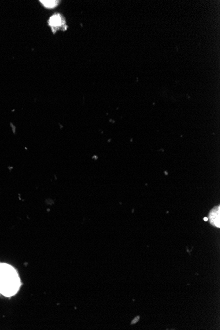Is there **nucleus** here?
<instances>
[{"label": "nucleus", "instance_id": "f257e3e1", "mask_svg": "<svg viewBox=\"0 0 220 330\" xmlns=\"http://www.w3.org/2000/svg\"><path fill=\"white\" fill-rule=\"evenodd\" d=\"M21 285L18 273L9 264L0 263V294L7 297L15 295Z\"/></svg>", "mask_w": 220, "mask_h": 330}, {"label": "nucleus", "instance_id": "f03ea898", "mask_svg": "<svg viewBox=\"0 0 220 330\" xmlns=\"http://www.w3.org/2000/svg\"><path fill=\"white\" fill-rule=\"evenodd\" d=\"M65 23L64 17L60 13H55L51 17L48 21L49 26L54 33L58 30H63Z\"/></svg>", "mask_w": 220, "mask_h": 330}, {"label": "nucleus", "instance_id": "7ed1b4c3", "mask_svg": "<svg viewBox=\"0 0 220 330\" xmlns=\"http://www.w3.org/2000/svg\"><path fill=\"white\" fill-rule=\"evenodd\" d=\"M210 221L214 226L219 227V208L218 207L216 209L211 211L209 216Z\"/></svg>", "mask_w": 220, "mask_h": 330}, {"label": "nucleus", "instance_id": "20e7f679", "mask_svg": "<svg viewBox=\"0 0 220 330\" xmlns=\"http://www.w3.org/2000/svg\"><path fill=\"white\" fill-rule=\"evenodd\" d=\"M42 5L45 8L47 9H53V8H55L60 4V1H57V0H47V1H40Z\"/></svg>", "mask_w": 220, "mask_h": 330}, {"label": "nucleus", "instance_id": "39448f33", "mask_svg": "<svg viewBox=\"0 0 220 330\" xmlns=\"http://www.w3.org/2000/svg\"><path fill=\"white\" fill-rule=\"evenodd\" d=\"M139 316L136 317V318H134V320H132V322H131V323H132V324H135V323H136V322H137V321H139Z\"/></svg>", "mask_w": 220, "mask_h": 330}]
</instances>
